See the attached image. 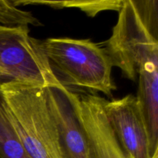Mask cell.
<instances>
[{"label":"cell","instance_id":"1","mask_svg":"<svg viewBox=\"0 0 158 158\" xmlns=\"http://www.w3.org/2000/svg\"><path fill=\"white\" fill-rule=\"evenodd\" d=\"M9 117L31 158H61L56 125L45 88L29 83L0 84Z\"/></svg>","mask_w":158,"mask_h":158},{"label":"cell","instance_id":"2","mask_svg":"<svg viewBox=\"0 0 158 158\" xmlns=\"http://www.w3.org/2000/svg\"><path fill=\"white\" fill-rule=\"evenodd\" d=\"M52 71L60 73L63 86L72 85L112 97L110 59L104 48L91 40L49 38L41 41Z\"/></svg>","mask_w":158,"mask_h":158},{"label":"cell","instance_id":"3","mask_svg":"<svg viewBox=\"0 0 158 158\" xmlns=\"http://www.w3.org/2000/svg\"><path fill=\"white\" fill-rule=\"evenodd\" d=\"M104 48L113 66L135 82L142 73L158 69V42L142 23L132 0H124Z\"/></svg>","mask_w":158,"mask_h":158},{"label":"cell","instance_id":"4","mask_svg":"<svg viewBox=\"0 0 158 158\" xmlns=\"http://www.w3.org/2000/svg\"><path fill=\"white\" fill-rule=\"evenodd\" d=\"M7 82L44 88L61 84L51 68L41 41L29 35L28 26L0 25V84Z\"/></svg>","mask_w":158,"mask_h":158},{"label":"cell","instance_id":"5","mask_svg":"<svg viewBox=\"0 0 158 158\" xmlns=\"http://www.w3.org/2000/svg\"><path fill=\"white\" fill-rule=\"evenodd\" d=\"M45 94L56 125L61 158H93L73 93L60 84L46 87Z\"/></svg>","mask_w":158,"mask_h":158},{"label":"cell","instance_id":"6","mask_svg":"<svg viewBox=\"0 0 158 158\" xmlns=\"http://www.w3.org/2000/svg\"><path fill=\"white\" fill-rule=\"evenodd\" d=\"M103 108L110 126L129 158H154L149 137L137 98L127 95L123 98L105 100Z\"/></svg>","mask_w":158,"mask_h":158},{"label":"cell","instance_id":"7","mask_svg":"<svg viewBox=\"0 0 158 158\" xmlns=\"http://www.w3.org/2000/svg\"><path fill=\"white\" fill-rule=\"evenodd\" d=\"M80 120L86 131L93 158H129L119 144L103 108L105 99L74 94ZM154 158H158L156 156Z\"/></svg>","mask_w":158,"mask_h":158},{"label":"cell","instance_id":"8","mask_svg":"<svg viewBox=\"0 0 158 158\" xmlns=\"http://www.w3.org/2000/svg\"><path fill=\"white\" fill-rule=\"evenodd\" d=\"M0 158H31L26 152L9 117L0 94Z\"/></svg>","mask_w":158,"mask_h":158},{"label":"cell","instance_id":"9","mask_svg":"<svg viewBox=\"0 0 158 158\" xmlns=\"http://www.w3.org/2000/svg\"><path fill=\"white\" fill-rule=\"evenodd\" d=\"M124 0H96V1H35V0H16L14 4L20 5H46L52 8H77L87 14L89 16H95L100 12L105 10L120 11Z\"/></svg>","mask_w":158,"mask_h":158},{"label":"cell","instance_id":"10","mask_svg":"<svg viewBox=\"0 0 158 158\" xmlns=\"http://www.w3.org/2000/svg\"><path fill=\"white\" fill-rule=\"evenodd\" d=\"M0 25L7 27L42 26V23L30 12L22 10L13 1L0 0Z\"/></svg>","mask_w":158,"mask_h":158},{"label":"cell","instance_id":"11","mask_svg":"<svg viewBox=\"0 0 158 158\" xmlns=\"http://www.w3.org/2000/svg\"><path fill=\"white\" fill-rule=\"evenodd\" d=\"M142 23L148 32L157 40L158 1L157 0H132Z\"/></svg>","mask_w":158,"mask_h":158}]
</instances>
